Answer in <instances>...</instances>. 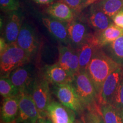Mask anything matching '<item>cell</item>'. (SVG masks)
Returning a JSON list of instances; mask_svg holds the SVG:
<instances>
[{
  "label": "cell",
  "mask_w": 123,
  "mask_h": 123,
  "mask_svg": "<svg viewBox=\"0 0 123 123\" xmlns=\"http://www.w3.org/2000/svg\"><path fill=\"white\" fill-rule=\"evenodd\" d=\"M120 66L123 65L115 61L103 50V48L97 50L93 55L87 67V72L94 84L98 98L105 80Z\"/></svg>",
  "instance_id": "6da1fadb"
},
{
  "label": "cell",
  "mask_w": 123,
  "mask_h": 123,
  "mask_svg": "<svg viewBox=\"0 0 123 123\" xmlns=\"http://www.w3.org/2000/svg\"><path fill=\"white\" fill-rule=\"evenodd\" d=\"M31 59L26 51L17 42L7 44L6 49L0 53V69L1 75H8L12 71L28 63Z\"/></svg>",
  "instance_id": "7a4b0ae2"
},
{
  "label": "cell",
  "mask_w": 123,
  "mask_h": 123,
  "mask_svg": "<svg viewBox=\"0 0 123 123\" xmlns=\"http://www.w3.org/2000/svg\"><path fill=\"white\" fill-rule=\"evenodd\" d=\"M86 109L100 105L95 86L87 71H80L72 83Z\"/></svg>",
  "instance_id": "3957f363"
},
{
  "label": "cell",
  "mask_w": 123,
  "mask_h": 123,
  "mask_svg": "<svg viewBox=\"0 0 123 123\" xmlns=\"http://www.w3.org/2000/svg\"><path fill=\"white\" fill-rule=\"evenodd\" d=\"M49 84L50 82L43 75H38L29 92L37 107L40 116H48L47 109L51 102Z\"/></svg>",
  "instance_id": "277c9868"
},
{
  "label": "cell",
  "mask_w": 123,
  "mask_h": 123,
  "mask_svg": "<svg viewBox=\"0 0 123 123\" xmlns=\"http://www.w3.org/2000/svg\"><path fill=\"white\" fill-rule=\"evenodd\" d=\"M54 93L59 102L80 115L86 110L80 98L72 83L54 85Z\"/></svg>",
  "instance_id": "5b68a950"
},
{
  "label": "cell",
  "mask_w": 123,
  "mask_h": 123,
  "mask_svg": "<svg viewBox=\"0 0 123 123\" xmlns=\"http://www.w3.org/2000/svg\"><path fill=\"white\" fill-rule=\"evenodd\" d=\"M8 75L19 92H26L29 93L38 76L34 66L30 62L15 68Z\"/></svg>",
  "instance_id": "8992f818"
},
{
  "label": "cell",
  "mask_w": 123,
  "mask_h": 123,
  "mask_svg": "<svg viewBox=\"0 0 123 123\" xmlns=\"http://www.w3.org/2000/svg\"><path fill=\"white\" fill-rule=\"evenodd\" d=\"M16 42L31 59L34 58L39 53L41 48L39 38L35 29L27 23L23 22Z\"/></svg>",
  "instance_id": "52a82bcc"
},
{
  "label": "cell",
  "mask_w": 123,
  "mask_h": 123,
  "mask_svg": "<svg viewBox=\"0 0 123 123\" xmlns=\"http://www.w3.org/2000/svg\"><path fill=\"white\" fill-rule=\"evenodd\" d=\"M77 15L81 21L85 22L89 27L95 31H101L105 30L113 24L112 19L99 9L91 5Z\"/></svg>",
  "instance_id": "ba28073f"
},
{
  "label": "cell",
  "mask_w": 123,
  "mask_h": 123,
  "mask_svg": "<svg viewBox=\"0 0 123 123\" xmlns=\"http://www.w3.org/2000/svg\"><path fill=\"white\" fill-rule=\"evenodd\" d=\"M17 123H36L40 115L33 98L26 92H20Z\"/></svg>",
  "instance_id": "9c48e42d"
},
{
  "label": "cell",
  "mask_w": 123,
  "mask_h": 123,
  "mask_svg": "<svg viewBox=\"0 0 123 123\" xmlns=\"http://www.w3.org/2000/svg\"><path fill=\"white\" fill-rule=\"evenodd\" d=\"M123 75V66H120L107 77L103 84L101 92L98 98V103L100 105L112 104Z\"/></svg>",
  "instance_id": "30bf717a"
},
{
  "label": "cell",
  "mask_w": 123,
  "mask_h": 123,
  "mask_svg": "<svg viewBox=\"0 0 123 123\" xmlns=\"http://www.w3.org/2000/svg\"><path fill=\"white\" fill-rule=\"evenodd\" d=\"M59 60L57 63L61 67L75 75L80 71L79 55L77 49L70 45L60 44L58 47Z\"/></svg>",
  "instance_id": "8fae6325"
},
{
  "label": "cell",
  "mask_w": 123,
  "mask_h": 123,
  "mask_svg": "<svg viewBox=\"0 0 123 123\" xmlns=\"http://www.w3.org/2000/svg\"><path fill=\"white\" fill-rule=\"evenodd\" d=\"M88 27L77 16L73 21L68 22L69 45L75 49L79 48L91 33L89 32Z\"/></svg>",
  "instance_id": "7c38bea8"
},
{
  "label": "cell",
  "mask_w": 123,
  "mask_h": 123,
  "mask_svg": "<svg viewBox=\"0 0 123 123\" xmlns=\"http://www.w3.org/2000/svg\"><path fill=\"white\" fill-rule=\"evenodd\" d=\"M100 47L95 33L90 34L83 43L77 49L79 55L80 71H87L93 55Z\"/></svg>",
  "instance_id": "4fadbf2b"
},
{
  "label": "cell",
  "mask_w": 123,
  "mask_h": 123,
  "mask_svg": "<svg viewBox=\"0 0 123 123\" xmlns=\"http://www.w3.org/2000/svg\"><path fill=\"white\" fill-rule=\"evenodd\" d=\"M47 113L53 123H74L75 112L61 103L51 101L47 109Z\"/></svg>",
  "instance_id": "5bb4252c"
},
{
  "label": "cell",
  "mask_w": 123,
  "mask_h": 123,
  "mask_svg": "<svg viewBox=\"0 0 123 123\" xmlns=\"http://www.w3.org/2000/svg\"><path fill=\"white\" fill-rule=\"evenodd\" d=\"M42 75L50 83L54 85L72 83L75 76L61 67L57 63L52 65H46L43 69Z\"/></svg>",
  "instance_id": "9a60e30c"
},
{
  "label": "cell",
  "mask_w": 123,
  "mask_h": 123,
  "mask_svg": "<svg viewBox=\"0 0 123 123\" xmlns=\"http://www.w3.org/2000/svg\"><path fill=\"white\" fill-rule=\"evenodd\" d=\"M43 24L50 34L62 44L69 45L68 22L55 19L50 17L42 18Z\"/></svg>",
  "instance_id": "2e32d148"
},
{
  "label": "cell",
  "mask_w": 123,
  "mask_h": 123,
  "mask_svg": "<svg viewBox=\"0 0 123 123\" xmlns=\"http://www.w3.org/2000/svg\"><path fill=\"white\" fill-rule=\"evenodd\" d=\"M22 16L19 12L15 11L9 13L2 37L7 43L16 42L22 27Z\"/></svg>",
  "instance_id": "e0dca14e"
},
{
  "label": "cell",
  "mask_w": 123,
  "mask_h": 123,
  "mask_svg": "<svg viewBox=\"0 0 123 123\" xmlns=\"http://www.w3.org/2000/svg\"><path fill=\"white\" fill-rule=\"evenodd\" d=\"M45 12L50 17L66 22H71L76 17L75 12L67 5L61 1L49 5L45 9Z\"/></svg>",
  "instance_id": "ac0fdd59"
},
{
  "label": "cell",
  "mask_w": 123,
  "mask_h": 123,
  "mask_svg": "<svg viewBox=\"0 0 123 123\" xmlns=\"http://www.w3.org/2000/svg\"><path fill=\"white\" fill-rule=\"evenodd\" d=\"M19 95L4 98L1 108V121L11 123L17 120L19 113Z\"/></svg>",
  "instance_id": "d6986e66"
},
{
  "label": "cell",
  "mask_w": 123,
  "mask_h": 123,
  "mask_svg": "<svg viewBox=\"0 0 123 123\" xmlns=\"http://www.w3.org/2000/svg\"><path fill=\"white\" fill-rule=\"evenodd\" d=\"M95 34L98 38V42L101 47H103L111 43L123 34V30L112 24L105 30L101 31H96Z\"/></svg>",
  "instance_id": "ffe728a7"
},
{
  "label": "cell",
  "mask_w": 123,
  "mask_h": 123,
  "mask_svg": "<svg viewBox=\"0 0 123 123\" xmlns=\"http://www.w3.org/2000/svg\"><path fill=\"white\" fill-rule=\"evenodd\" d=\"M104 123H123V111L112 104L100 105Z\"/></svg>",
  "instance_id": "44dd1931"
},
{
  "label": "cell",
  "mask_w": 123,
  "mask_h": 123,
  "mask_svg": "<svg viewBox=\"0 0 123 123\" xmlns=\"http://www.w3.org/2000/svg\"><path fill=\"white\" fill-rule=\"evenodd\" d=\"M92 5L111 18L123 9V0H99Z\"/></svg>",
  "instance_id": "7402d4cb"
},
{
  "label": "cell",
  "mask_w": 123,
  "mask_h": 123,
  "mask_svg": "<svg viewBox=\"0 0 123 123\" xmlns=\"http://www.w3.org/2000/svg\"><path fill=\"white\" fill-rule=\"evenodd\" d=\"M104 47H107L111 57L118 63L123 65V34Z\"/></svg>",
  "instance_id": "603a6c76"
},
{
  "label": "cell",
  "mask_w": 123,
  "mask_h": 123,
  "mask_svg": "<svg viewBox=\"0 0 123 123\" xmlns=\"http://www.w3.org/2000/svg\"><path fill=\"white\" fill-rule=\"evenodd\" d=\"M19 91L14 85L9 75H1L0 79V93L3 98L17 96Z\"/></svg>",
  "instance_id": "cb8c5ba5"
},
{
  "label": "cell",
  "mask_w": 123,
  "mask_h": 123,
  "mask_svg": "<svg viewBox=\"0 0 123 123\" xmlns=\"http://www.w3.org/2000/svg\"><path fill=\"white\" fill-rule=\"evenodd\" d=\"M86 123H104L100 111V105L86 109L82 114Z\"/></svg>",
  "instance_id": "d4e9b609"
},
{
  "label": "cell",
  "mask_w": 123,
  "mask_h": 123,
  "mask_svg": "<svg viewBox=\"0 0 123 123\" xmlns=\"http://www.w3.org/2000/svg\"><path fill=\"white\" fill-rule=\"evenodd\" d=\"M68 6L76 14L81 13L86 7L89 6L87 0H60Z\"/></svg>",
  "instance_id": "484cf974"
},
{
  "label": "cell",
  "mask_w": 123,
  "mask_h": 123,
  "mask_svg": "<svg viewBox=\"0 0 123 123\" xmlns=\"http://www.w3.org/2000/svg\"><path fill=\"white\" fill-rule=\"evenodd\" d=\"M19 7V0H0V8L5 13L18 11Z\"/></svg>",
  "instance_id": "4316f807"
},
{
  "label": "cell",
  "mask_w": 123,
  "mask_h": 123,
  "mask_svg": "<svg viewBox=\"0 0 123 123\" xmlns=\"http://www.w3.org/2000/svg\"><path fill=\"white\" fill-rule=\"evenodd\" d=\"M112 104L123 111V75L115 93Z\"/></svg>",
  "instance_id": "83f0119b"
},
{
  "label": "cell",
  "mask_w": 123,
  "mask_h": 123,
  "mask_svg": "<svg viewBox=\"0 0 123 123\" xmlns=\"http://www.w3.org/2000/svg\"><path fill=\"white\" fill-rule=\"evenodd\" d=\"M112 19L115 25L123 30V9L115 15Z\"/></svg>",
  "instance_id": "f1b7e54d"
},
{
  "label": "cell",
  "mask_w": 123,
  "mask_h": 123,
  "mask_svg": "<svg viewBox=\"0 0 123 123\" xmlns=\"http://www.w3.org/2000/svg\"><path fill=\"white\" fill-rule=\"evenodd\" d=\"M34 2L40 5H50L56 2V0H33Z\"/></svg>",
  "instance_id": "f546056e"
},
{
  "label": "cell",
  "mask_w": 123,
  "mask_h": 123,
  "mask_svg": "<svg viewBox=\"0 0 123 123\" xmlns=\"http://www.w3.org/2000/svg\"><path fill=\"white\" fill-rule=\"evenodd\" d=\"M36 123H53L51 120L48 116L42 117L40 116L39 119L37 120Z\"/></svg>",
  "instance_id": "4dcf8cb0"
},
{
  "label": "cell",
  "mask_w": 123,
  "mask_h": 123,
  "mask_svg": "<svg viewBox=\"0 0 123 123\" xmlns=\"http://www.w3.org/2000/svg\"><path fill=\"white\" fill-rule=\"evenodd\" d=\"M7 44L8 43H7V42H6L5 39L1 37L0 38V53L2 52L6 49Z\"/></svg>",
  "instance_id": "1f68e13d"
},
{
  "label": "cell",
  "mask_w": 123,
  "mask_h": 123,
  "mask_svg": "<svg viewBox=\"0 0 123 123\" xmlns=\"http://www.w3.org/2000/svg\"><path fill=\"white\" fill-rule=\"evenodd\" d=\"M79 117L77 118V119H75L74 123H86V121L84 120L83 117L81 115H79Z\"/></svg>",
  "instance_id": "d6a6232c"
},
{
  "label": "cell",
  "mask_w": 123,
  "mask_h": 123,
  "mask_svg": "<svg viewBox=\"0 0 123 123\" xmlns=\"http://www.w3.org/2000/svg\"><path fill=\"white\" fill-rule=\"evenodd\" d=\"M87 2H88L89 5H92V4H93V3L97 2V1H99V0H87Z\"/></svg>",
  "instance_id": "836d02e7"
},
{
  "label": "cell",
  "mask_w": 123,
  "mask_h": 123,
  "mask_svg": "<svg viewBox=\"0 0 123 123\" xmlns=\"http://www.w3.org/2000/svg\"><path fill=\"white\" fill-rule=\"evenodd\" d=\"M1 123H17V120L14 121L13 122H11V123H5V122H3L2 121H1Z\"/></svg>",
  "instance_id": "e575fe53"
},
{
  "label": "cell",
  "mask_w": 123,
  "mask_h": 123,
  "mask_svg": "<svg viewBox=\"0 0 123 123\" xmlns=\"http://www.w3.org/2000/svg\"></svg>",
  "instance_id": "d590c367"
}]
</instances>
